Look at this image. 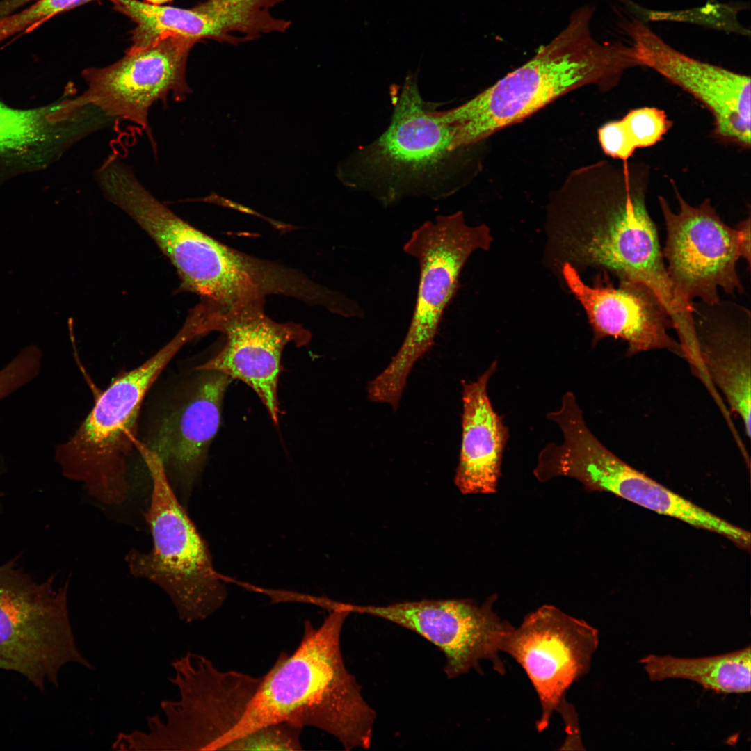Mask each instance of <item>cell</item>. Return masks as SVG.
Returning a JSON list of instances; mask_svg holds the SVG:
<instances>
[{
    "label": "cell",
    "instance_id": "obj_1",
    "mask_svg": "<svg viewBox=\"0 0 751 751\" xmlns=\"http://www.w3.org/2000/svg\"><path fill=\"white\" fill-rule=\"evenodd\" d=\"M548 206L546 254L552 267L567 262L643 282L660 298L675 328L691 323L692 312L669 279L645 184L631 178L627 165L617 178L604 163L574 170Z\"/></svg>",
    "mask_w": 751,
    "mask_h": 751
},
{
    "label": "cell",
    "instance_id": "obj_2",
    "mask_svg": "<svg viewBox=\"0 0 751 751\" xmlns=\"http://www.w3.org/2000/svg\"><path fill=\"white\" fill-rule=\"evenodd\" d=\"M316 627L304 623L301 641L290 654L282 652L263 676L232 739L244 746L255 732L286 722L312 727L332 735L346 750L369 749L376 713L362 686L346 667L341 649L344 622L350 614L336 601Z\"/></svg>",
    "mask_w": 751,
    "mask_h": 751
},
{
    "label": "cell",
    "instance_id": "obj_3",
    "mask_svg": "<svg viewBox=\"0 0 751 751\" xmlns=\"http://www.w3.org/2000/svg\"><path fill=\"white\" fill-rule=\"evenodd\" d=\"M592 17L588 6L574 11L566 26L528 61L472 99L444 111L455 147L474 145L576 89H611L627 70L637 67L631 45L593 38Z\"/></svg>",
    "mask_w": 751,
    "mask_h": 751
},
{
    "label": "cell",
    "instance_id": "obj_4",
    "mask_svg": "<svg viewBox=\"0 0 751 751\" xmlns=\"http://www.w3.org/2000/svg\"><path fill=\"white\" fill-rule=\"evenodd\" d=\"M193 336L186 326L154 355L120 374L98 396L74 435L55 450L63 474L83 484L88 494L106 505H119L129 492V460L134 449L140 409L147 391Z\"/></svg>",
    "mask_w": 751,
    "mask_h": 751
},
{
    "label": "cell",
    "instance_id": "obj_5",
    "mask_svg": "<svg viewBox=\"0 0 751 751\" xmlns=\"http://www.w3.org/2000/svg\"><path fill=\"white\" fill-rule=\"evenodd\" d=\"M168 678L178 691L163 700L160 713L147 718L145 731L120 732L112 748L124 751L229 750L259 684L261 677L223 671L188 652L174 659Z\"/></svg>",
    "mask_w": 751,
    "mask_h": 751
},
{
    "label": "cell",
    "instance_id": "obj_6",
    "mask_svg": "<svg viewBox=\"0 0 751 751\" xmlns=\"http://www.w3.org/2000/svg\"><path fill=\"white\" fill-rule=\"evenodd\" d=\"M141 457L151 479L145 519L152 545L147 552H128L129 571L163 590L181 621L205 620L223 606L227 589L214 569L206 541L178 499L162 463L150 452Z\"/></svg>",
    "mask_w": 751,
    "mask_h": 751
},
{
    "label": "cell",
    "instance_id": "obj_7",
    "mask_svg": "<svg viewBox=\"0 0 751 751\" xmlns=\"http://www.w3.org/2000/svg\"><path fill=\"white\" fill-rule=\"evenodd\" d=\"M492 241L487 225L467 224L462 211L437 216L412 232L403 250L419 265L416 304L400 348L368 383L376 399L392 405L399 403L414 364L434 343L465 263L476 250H487Z\"/></svg>",
    "mask_w": 751,
    "mask_h": 751
},
{
    "label": "cell",
    "instance_id": "obj_8",
    "mask_svg": "<svg viewBox=\"0 0 751 751\" xmlns=\"http://www.w3.org/2000/svg\"><path fill=\"white\" fill-rule=\"evenodd\" d=\"M562 431L561 444L550 442L540 452L535 477L579 481L589 491L611 493L660 515L719 534L741 549H750V533L693 503L626 463L606 448L588 427L577 405L553 417Z\"/></svg>",
    "mask_w": 751,
    "mask_h": 751
},
{
    "label": "cell",
    "instance_id": "obj_9",
    "mask_svg": "<svg viewBox=\"0 0 751 751\" xmlns=\"http://www.w3.org/2000/svg\"><path fill=\"white\" fill-rule=\"evenodd\" d=\"M38 581L15 560L0 566V670L17 672L40 691L58 686V674L75 663L94 666L79 651L70 620L68 584Z\"/></svg>",
    "mask_w": 751,
    "mask_h": 751
},
{
    "label": "cell",
    "instance_id": "obj_10",
    "mask_svg": "<svg viewBox=\"0 0 751 751\" xmlns=\"http://www.w3.org/2000/svg\"><path fill=\"white\" fill-rule=\"evenodd\" d=\"M399 95L389 127L357 156L352 183L385 202L409 194L439 195L437 181L458 150L444 111L423 99L414 75L407 76Z\"/></svg>",
    "mask_w": 751,
    "mask_h": 751
},
{
    "label": "cell",
    "instance_id": "obj_11",
    "mask_svg": "<svg viewBox=\"0 0 751 751\" xmlns=\"http://www.w3.org/2000/svg\"><path fill=\"white\" fill-rule=\"evenodd\" d=\"M678 212L659 197L666 240L662 248L666 270L679 301L693 310L694 299L712 305L720 299L718 289L728 294L743 293L736 271L742 258L738 230L727 225L709 200L689 204L675 187Z\"/></svg>",
    "mask_w": 751,
    "mask_h": 751
},
{
    "label": "cell",
    "instance_id": "obj_12",
    "mask_svg": "<svg viewBox=\"0 0 751 751\" xmlns=\"http://www.w3.org/2000/svg\"><path fill=\"white\" fill-rule=\"evenodd\" d=\"M264 300L232 306L200 303L194 308L203 334L218 331L225 343L214 356L195 370H213L249 386L266 407L273 423H279L277 398L281 357L285 346L309 344L311 332L302 325L279 323L268 316Z\"/></svg>",
    "mask_w": 751,
    "mask_h": 751
},
{
    "label": "cell",
    "instance_id": "obj_13",
    "mask_svg": "<svg viewBox=\"0 0 751 751\" xmlns=\"http://www.w3.org/2000/svg\"><path fill=\"white\" fill-rule=\"evenodd\" d=\"M598 645L596 628L548 604L528 613L508 633L501 652L521 665L536 691L539 732L549 726L555 711L563 717L574 709L566 693L588 673Z\"/></svg>",
    "mask_w": 751,
    "mask_h": 751
},
{
    "label": "cell",
    "instance_id": "obj_14",
    "mask_svg": "<svg viewBox=\"0 0 751 751\" xmlns=\"http://www.w3.org/2000/svg\"><path fill=\"white\" fill-rule=\"evenodd\" d=\"M496 595L481 604L469 599L419 600L387 605L341 603L350 613L374 616L421 636L444 655L448 679L481 670L480 662L490 661L498 673L505 674L499 653L514 627L493 609Z\"/></svg>",
    "mask_w": 751,
    "mask_h": 751
},
{
    "label": "cell",
    "instance_id": "obj_15",
    "mask_svg": "<svg viewBox=\"0 0 751 751\" xmlns=\"http://www.w3.org/2000/svg\"><path fill=\"white\" fill-rule=\"evenodd\" d=\"M196 41L180 36L160 38L144 47H129L125 55L103 67L82 74L86 89L81 102L106 117L129 121L144 130L155 149L148 121L152 106L169 97L184 101L191 92L186 79V61Z\"/></svg>",
    "mask_w": 751,
    "mask_h": 751
},
{
    "label": "cell",
    "instance_id": "obj_16",
    "mask_svg": "<svg viewBox=\"0 0 751 751\" xmlns=\"http://www.w3.org/2000/svg\"><path fill=\"white\" fill-rule=\"evenodd\" d=\"M638 66L655 70L711 112L716 138L750 147V77L693 58L672 47L643 22L624 26Z\"/></svg>",
    "mask_w": 751,
    "mask_h": 751
},
{
    "label": "cell",
    "instance_id": "obj_17",
    "mask_svg": "<svg viewBox=\"0 0 751 751\" xmlns=\"http://www.w3.org/2000/svg\"><path fill=\"white\" fill-rule=\"evenodd\" d=\"M232 380L213 370H195L159 417L147 442L139 444L162 463L169 480L188 496L204 467L221 424L223 398Z\"/></svg>",
    "mask_w": 751,
    "mask_h": 751
},
{
    "label": "cell",
    "instance_id": "obj_18",
    "mask_svg": "<svg viewBox=\"0 0 751 751\" xmlns=\"http://www.w3.org/2000/svg\"><path fill=\"white\" fill-rule=\"evenodd\" d=\"M570 292L583 308L593 332L592 345L613 337L627 344L626 355L665 350L684 358L679 341L669 330L673 321L657 294L643 282L620 280L615 286L608 273L586 283L569 263L560 268Z\"/></svg>",
    "mask_w": 751,
    "mask_h": 751
},
{
    "label": "cell",
    "instance_id": "obj_19",
    "mask_svg": "<svg viewBox=\"0 0 751 751\" xmlns=\"http://www.w3.org/2000/svg\"><path fill=\"white\" fill-rule=\"evenodd\" d=\"M91 110L77 96L30 108L0 101V185L58 160L91 129Z\"/></svg>",
    "mask_w": 751,
    "mask_h": 751
},
{
    "label": "cell",
    "instance_id": "obj_20",
    "mask_svg": "<svg viewBox=\"0 0 751 751\" xmlns=\"http://www.w3.org/2000/svg\"><path fill=\"white\" fill-rule=\"evenodd\" d=\"M694 330L700 361L713 389H718L751 434V316L732 301L693 302Z\"/></svg>",
    "mask_w": 751,
    "mask_h": 751
},
{
    "label": "cell",
    "instance_id": "obj_21",
    "mask_svg": "<svg viewBox=\"0 0 751 751\" xmlns=\"http://www.w3.org/2000/svg\"><path fill=\"white\" fill-rule=\"evenodd\" d=\"M496 368L494 361L475 381L462 383V439L454 478L462 494H494L497 490L509 431L487 393Z\"/></svg>",
    "mask_w": 751,
    "mask_h": 751
},
{
    "label": "cell",
    "instance_id": "obj_22",
    "mask_svg": "<svg viewBox=\"0 0 751 751\" xmlns=\"http://www.w3.org/2000/svg\"><path fill=\"white\" fill-rule=\"evenodd\" d=\"M750 646L723 654L701 658H679L649 654L640 659L653 681L684 679L718 693L750 691Z\"/></svg>",
    "mask_w": 751,
    "mask_h": 751
},
{
    "label": "cell",
    "instance_id": "obj_23",
    "mask_svg": "<svg viewBox=\"0 0 751 751\" xmlns=\"http://www.w3.org/2000/svg\"><path fill=\"white\" fill-rule=\"evenodd\" d=\"M620 120L635 150L655 145L672 125L665 111L655 107L631 110Z\"/></svg>",
    "mask_w": 751,
    "mask_h": 751
},
{
    "label": "cell",
    "instance_id": "obj_24",
    "mask_svg": "<svg viewBox=\"0 0 751 751\" xmlns=\"http://www.w3.org/2000/svg\"><path fill=\"white\" fill-rule=\"evenodd\" d=\"M94 0H39L26 9L0 19V42L39 22Z\"/></svg>",
    "mask_w": 751,
    "mask_h": 751
},
{
    "label": "cell",
    "instance_id": "obj_25",
    "mask_svg": "<svg viewBox=\"0 0 751 751\" xmlns=\"http://www.w3.org/2000/svg\"><path fill=\"white\" fill-rule=\"evenodd\" d=\"M597 134L603 152L613 159L627 161L636 150L621 120L605 123L598 129Z\"/></svg>",
    "mask_w": 751,
    "mask_h": 751
},
{
    "label": "cell",
    "instance_id": "obj_26",
    "mask_svg": "<svg viewBox=\"0 0 751 751\" xmlns=\"http://www.w3.org/2000/svg\"><path fill=\"white\" fill-rule=\"evenodd\" d=\"M750 225V216L749 215L746 219L741 221L736 225V228L738 230L741 239L742 258L748 263L749 269L750 268L751 264Z\"/></svg>",
    "mask_w": 751,
    "mask_h": 751
},
{
    "label": "cell",
    "instance_id": "obj_27",
    "mask_svg": "<svg viewBox=\"0 0 751 751\" xmlns=\"http://www.w3.org/2000/svg\"><path fill=\"white\" fill-rule=\"evenodd\" d=\"M170 1H171V0H146V2L150 3H152V4L162 5V4H163L165 3H167V2Z\"/></svg>",
    "mask_w": 751,
    "mask_h": 751
}]
</instances>
